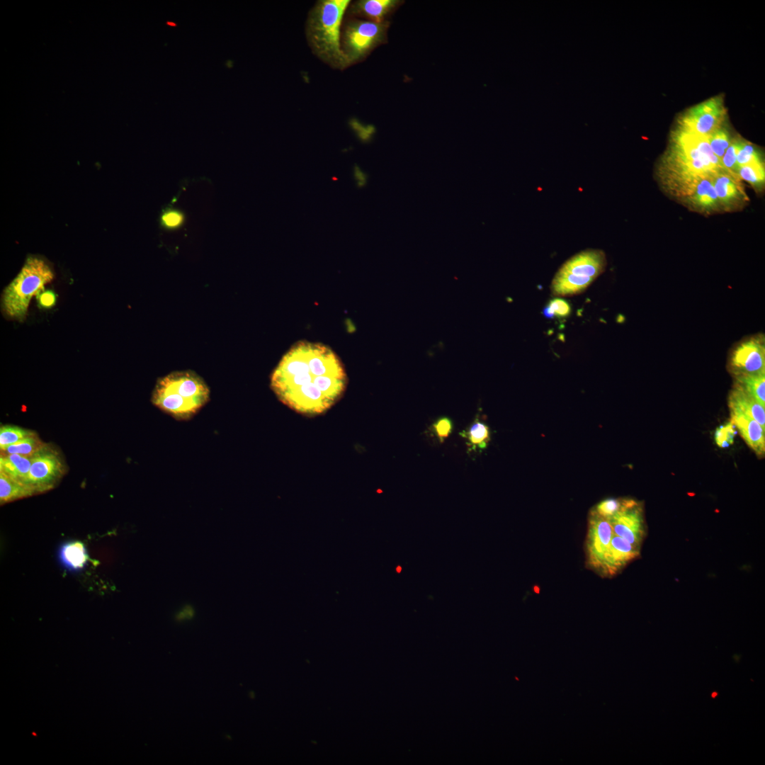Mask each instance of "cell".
<instances>
[{
  "label": "cell",
  "mask_w": 765,
  "mask_h": 765,
  "mask_svg": "<svg viewBox=\"0 0 765 765\" xmlns=\"http://www.w3.org/2000/svg\"><path fill=\"white\" fill-rule=\"evenodd\" d=\"M34 434H35L33 431L16 426H1L0 429V449L4 451L8 446Z\"/></svg>",
  "instance_id": "obj_25"
},
{
  "label": "cell",
  "mask_w": 765,
  "mask_h": 765,
  "mask_svg": "<svg viewBox=\"0 0 765 765\" xmlns=\"http://www.w3.org/2000/svg\"><path fill=\"white\" fill-rule=\"evenodd\" d=\"M605 254L589 249L574 255L558 269L551 283L553 295L570 297L583 293L604 271Z\"/></svg>",
  "instance_id": "obj_5"
},
{
  "label": "cell",
  "mask_w": 765,
  "mask_h": 765,
  "mask_svg": "<svg viewBox=\"0 0 765 765\" xmlns=\"http://www.w3.org/2000/svg\"><path fill=\"white\" fill-rule=\"evenodd\" d=\"M390 23H374L359 18H344L341 49L348 67L363 61L378 47L387 43Z\"/></svg>",
  "instance_id": "obj_7"
},
{
  "label": "cell",
  "mask_w": 765,
  "mask_h": 765,
  "mask_svg": "<svg viewBox=\"0 0 765 765\" xmlns=\"http://www.w3.org/2000/svg\"><path fill=\"white\" fill-rule=\"evenodd\" d=\"M64 465L59 454L44 446L32 455L31 465L26 480L36 493L52 489L64 473Z\"/></svg>",
  "instance_id": "obj_8"
},
{
  "label": "cell",
  "mask_w": 765,
  "mask_h": 765,
  "mask_svg": "<svg viewBox=\"0 0 765 765\" xmlns=\"http://www.w3.org/2000/svg\"><path fill=\"white\" fill-rule=\"evenodd\" d=\"M45 446L36 434L26 437L9 446L3 453H16L25 456H32Z\"/></svg>",
  "instance_id": "obj_24"
},
{
  "label": "cell",
  "mask_w": 765,
  "mask_h": 765,
  "mask_svg": "<svg viewBox=\"0 0 765 765\" xmlns=\"http://www.w3.org/2000/svg\"><path fill=\"white\" fill-rule=\"evenodd\" d=\"M34 494L35 492L30 485L0 471L1 504L27 497Z\"/></svg>",
  "instance_id": "obj_20"
},
{
  "label": "cell",
  "mask_w": 765,
  "mask_h": 765,
  "mask_svg": "<svg viewBox=\"0 0 765 765\" xmlns=\"http://www.w3.org/2000/svg\"><path fill=\"white\" fill-rule=\"evenodd\" d=\"M570 306L568 302L562 299L555 298L549 302L543 310L545 317L552 318L557 317H567L570 313Z\"/></svg>",
  "instance_id": "obj_31"
},
{
  "label": "cell",
  "mask_w": 765,
  "mask_h": 765,
  "mask_svg": "<svg viewBox=\"0 0 765 765\" xmlns=\"http://www.w3.org/2000/svg\"><path fill=\"white\" fill-rule=\"evenodd\" d=\"M210 390L193 371H176L158 380L152 394L153 404L178 420L194 416L209 400Z\"/></svg>",
  "instance_id": "obj_3"
},
{
  "label": "cell",
  "mask_w": 765,
  "mask_h": 765,
  "mask_svg": "<svg viewBox=\"0 0 765 765\" xmlns=\"http://www.w3.org/2000/svg\"><path fill=\"white\" fill-rule=\"evenodd\" d=\"M613 533L640 550L646 535L642 506L635 500L625 499L621 509L609 519Z\"/></svg>",
  "instance_id": "obj_10"
},
{
  "label": "cell",
  "mask_w": 765,
  "mask_h": 765,
  "mask_svg": "<svg viewBox=\"0 0 765 765\" xmlns=\"http://www.w3.org/2000/svg\"><path fill=\"white\" fill-rule=\"evenodd\" d=\"M613 536L609 520L590 511L586 539V563L597 572Z\"/></svg>",
  "instance_id": "obj_11"
},
{
  "label": "cell",
  "mask_w": 765,
  "mask_h": 765,
  "mask_svg": "<svg viewBox=\"0 0 765 765\" xmlns=\"http://www.w3.org/2000/svg\"><path fill=\"white\" fill-rule=\"evenodd\" d=\"M729 406L739 408L751 416L765 429V409L754 398L735 385L728 399Z\"/></svg>",
  "instance_id": "obj_18"
},
{
  "label": "cell",
  "mask_w": 765,
  "mask_h": 765,
  "mask_svg": "<svg viewBox=\"0 0 765 765\" xmlns=\"http://www.w3.org/2000/svg\"><path fill=\"white\" fill-rule=\"evenodd\" d=\"M351 1L319 0L310 10L305 36L312 53L332 69L348 67L341 49L342 23Z\"/></svg>",
  "instance_id": "obj_2"
},
{
  "label": "cell",
  "mask_w": 765,
  "mask_h": 765,
  "mask_svg": "<svg viewBox=\"0 0 765 765\" xmlns=\"http://www.w3.org/2000/svg\"><path fill=\"white\" fill-rule=\"evenodd\" d=\"M674 139L676 170L683 183L723 170L721 161L713 153L707 137L679 130Z\"/></svg>",
  "instance_id": "obj_6"
},
{
  "label": "cell",
  "mask_w": 765,
  "mask_h": 765,
  "mask_svg": "<svg viewBox=\"0 0 765 765\" xmlns=\"http://www.w3.org/2000/svg\"><path fill=\"white\" fill-rule=\"evenodd\" d=\"M712 176H701L684 185L691 202L701 210H712L720 204Z\"/></svg>",
  "instance_id": "obj_16"
},
{
  "label": "cell",
  "mask_w": 765,
  "mask_h": 765,
  "mask_svg": "<svg viewBox=\"0 0 765 765\" xmlns=\"http://www.w3.org/2000/svg\"><path fill=\"white\" fill-rule=\"evenodd\" d=\"M624 502L625 499L608 498L599 502L591 511L609 520L621 509Z\"/></svg>",
  "instance_id": "obj_27"
},
{
  "label": "cell",
  "mask_w": 765,
  "mask_h": 765,
  "mask_svg": "<svg viewBox=\"0 0 765 765\" xmlns=\"http://www.w3.org/2000/svg\"><path fill=\"white\" fill-rule=\"evenodd\" d=\"M713 153L720 159L730 144L727 132L720 128L707 137Z\"/></svg>",
  "instance_id": "obj_28"
},
{
  "label": "cell",
  "mask_w": 765,
  "mask_h": 765,
  "mask_svg": "<svg viewBox=\"0 0 765 765\" xmlns=\"http://www.w3.org/2000/svg\"><path fill=\"white\" fill-rule=\"evenodd\" d=\"M640 551L625 539L613 534L598 572L606 577L614 576L638 557Z\"/></svg>",
  "instance_id": "obj_14"
},
{
  "label": "cell",
  "mask_w": 765,
  "mask_h": 765,
  "mask_svg": "<svg viewBox=\"0 0 765 765\" xmlns=\"http://www.w3.org/2000/svg\"><path fill=\"white\" fill-rule=\"evenodd\" d=\"M756 162H762V160L754 146L749 143L740 142L737 154V164L738 168L740 166Z\"/></svg>",
  "instance_id": "obj_30"
},
{
  "label": "cell",
  "mask_w": 765,
  "mask_h": 765,
  "mask_svg": "<svg viewBox=\"0 0 765 765\" xmlns=\"http://www.w3.org/2000/svg\"><path fill=\"white\" fill-rule=\"evenodd\" d=\"M737 175L739 178L747 181L752 186H761L765 178L763 162L752 163L740 166L737 170Z\"/></svg>",
  "instance_id": "obj_26"
},
{
  "label": "cell",
  "mask_w": 765,
  "mask_h": 765,
  "mask_svg": "<svg viewBox=\"0 0 765 765\" xmlns=\"http://www.w3.org/2000/svg\"><path fill=\"white\" fill-rule=\"evenodd\" d=\"M347 381L342 363L329 347L303 341L283 356L271 375V387L284 404L312 416L331 408Z\"/></svg>",
  "instance_id": "obj_1"
},
{
  "label": "cell",
  "mask_w": 765,
  "mask_h": 765,
  "mask_svg": "<svg viewBox=\"0 0 765 765\" xmlns=\"http://www.w3.org/2000/svg\"><path fill=\"white\" fill-rule=\"evenodd\" d=\"M404 3L401 0H358L351 2L346 17L374 23L389 22V18Z\"/></svg>",
  "instance_id": "obj_13"
},
{
  "label": "cell",
  "mask_w": 765,
  "mask_h": 765,
  "mask_svg": "<svg viewBox=\"0 0 765 765\" xmlns=\"http://www.w3.org/2000/svg\"><path fill=\"white\" fill-rule=\"evenodd\" d=\"M353 176L358 188H362L367 185L368 175L357 164H355L353 168Z\"/></svg>",
  "instance_id": "obj_34"
},
{
  "label": "cell",
  "mask_w": 765,
  "mask_h": 765,
  "mask_svg": "<svg viewBox=\"0 0 765 765\" xmlns=\"http://www.w3.org/2000/svg\"><path fill=\"white\" fill-rule=\"evenodd\" d=\"M63 562L74 569L82 568L88 560V555L84 543L73 541L64 545L61 550Z\"/></svg>",
  "instance_id": "obj_23"
},
{
  "label": "cell",
  "mask_w": 765,
  "mask_h": 765,
  "mask_svg": "<svg viewBox=\"0 0 765 765\" xmlns=\"http://www.w3.org/2000/svg\"><path fill=\"white\" fill-rule=\"evenodd\" d=\"M32 456L3 453L0 457V471L26 484Z\"/></svg>",
  "instance_id": "obj_19"
},
{
  "label": "cell",
  "mask_w": 765,
  "mask_h": 765,
  "mask_svg": "<svg viewBox=\"0 0 765 765\" xmlns=\"http://www.w3.org/2000/svg\"><path fill=\"white\" fill-rule=\"evenodd\" d=\"M452 430L453 422L448 417H441L432 424V431L440 442L448 438Z\"/></svg>",
  "instance_id": "obj_33"
},
{
  "label": "cell",
  "mask_w": 765,
  "mask_h": 765,
  "mask_svg": "<svg viewBox=\"0 0 765 765\" xmlns=\"http://www.w3.org/2000/svg\"><path fill=\"white\" fill-rule=\"evenodd\" d=\"M724 113L721 99L710 98L693 107L684 115L680 130L707 137L720 128Z\"/></svg>",
  "instance_id": "obj_9"
},
{
  "label": "cell",
  "mask_w": 765,
  "mask_h": 765,
  "mask_svg": "<svg viewBox=\"0 0 765 765\" xmlns=\"http://www.w3.org/2000/svg\"><path fill=\"white\" fill-rule=\"evenodd\" d=\"M397 568H398V569H397V571H398V572H400V570H401V567H398Z\"/></svg>",
  "instance_id": "obj_39"
},
{
  "label": "cell",
  "mask_w": 765,
  "mask_h": 765,
  "mask_svg": "<svg viewBox=\"0 0 765 765\" xmlns=\"http://www.w3.org/2000/svg\"><path fill=\"white\" fill-rule=\"evenodd\" d=\"M193 615V611L191 608H186L179 614L177 615V620H181L184 618H190Z\"/></svg>",
  "instance_id": "obj_37"
},
{
  "label": "cell",
  "mask_w": 765,
  "mask_h": 765,
  "mask_svg": "<svg viewBox=\"0 0 765 765\" xmlns=\"http://www.w3.org/2000/svg\"><path fill=\"white\" fill-rule=\"evenodd\" d=\"M55 295L52 291H45L38 295L39 304L43 307H50L55 303Z\"/></svg>",
  "instance_id": "obj_35"
},
{
  "label": "cell",
  "mask_w": 765,
  "mask_h": 765,
  "mask_svg": "<svg viewBox=\"0 0 765 765\" xmlns=\"http://www.w3.org/2000/svg\"><path fill=\"white\" fill-rule=\"evenodd\" d=\"M53 278L54 273L45 261L28 257L19 273L4 290L2 309L6 316L23 320L31 298Z\"/></svg>",
  "instance_id": "obj_4"
},
{
  "label": "cell",
  "mask_w": 765,
  "mask_h": 765,
  "mask_svg": "<svg viewBox=\"0 0 765 765\" xmlns=\"http://www.w3.org/2000/svg\"><path fill=\"white\" fill-rule=\"evenodd\" d=\"M732 423L735 424L747 445L759 455L765 452L764 429L751 416L737 407L729 406Z\"/></svg>",
  "instance_id": "obj_15"
},
{
  "label": "cell",
  "mask_w": 765,
  "mask_h": 765,
  "mask_svg": "<svg viewBox=\"0 0 765 765\" xmlns=\"http://www.w3.org/2000/svg\"><path fill=\"white\" fill-rule=\"evenodd\" d=\"M162 220L166 225L173 227L180 223L181 217L178 213L171 212L164 215Z\"/></svg>",
  "instance_id": "obj_36"
},
{
  "label": "cell",
  "mask_w": 765,
  "mask_h": 765,
  "mask_svg": "<svg viewBox=\"0 0 765 765\" xmlns=\"http://www.w3.org/2000/svg\"><path fill=\"white\" fill-rule=\"evenodd\" d=\"M717 696H718V693H717V692H713V693H711V697H712L713 698H715V697H716Z\"/></svg>",
  "instance_id": "obj_38"
},
{
  "label": "cell",
  "mask_w": 765,
  "mask_h": 765,
  "mask_svg": "<svg viewBox=\"0 0 765 765\" xmlns=\"http://www.w3.org/2000/svg\"><path fill=\"white\" fill-rule=\"evenodd\" d=\"M730 365L735 376L765 374L764 338L756 336L740 344L732 353Z\"/></svg>",
  "instance_id": "obj_12"
},
{
  "label": "cell",
  "mask_w": 765,
  "mask_h": 765,
  "mask_svg": "<svg viewBox=\"0 0 765 765\" xmlns=\"http://www.w3.org/2000/svg\"><path fill=\"white\" fill-rule=\"evenodd\" d=\"M712 180L720 204L733 205L746 196L739 179L723 170L714 174Z\"/></svg>",
  "instance_id": "obj_17"
},
{
  "label": "cell",
  "mask_w": 765,
  "mask_h": 765,
  "mask_svg": "<svg viewBox=\"0 0 765 765\" xmlns=\"http://www.w3.org/2000/svg\"><path fill=\"white\" fill-rule=\"evenodd\" d=\"M460 434L467 439L470 450H482L487 446L490 441L489 426L477 419L475 420L467 431Z\"/></svg>",
  "instance_id": "obj_22"
},
{
  "label": "cell",
  "mask_w": 765,
  "mask_h": 765,
  "mask_svg": "<svg viewBox=\"0 0 765 765\" xmlns=\"http://www.w3.org/2000/svg\"><path fill=\"white\" fill-rule=\"evenodd\" d=\"M735 431L732 422L718 427L715 432V440L720 448H726L734 442Z\"/></svg>",
  "instance_id": "obj_32"
},
{
  "label": "cell",
  "mask_w": 765,
  "mask_h": 765,
  "mask_svg": "<svg viewBox=\"0 0 765 765\" xmlns=\"http://www.w3.org/2000/svg\"><path fill=\"white\" fill-rule=\"evenodd\" d=\"M739 146L740 141L731 142L721 159L723 170L737 179H740L737 175L738 166L737 164Z\"/></svg>",
  "instance_id": "obj_29"
},
{
  "label": "cell",
  "mask_w": 765,
  "mask_h": 765,
  "mask_svg": "<svg viewBox=\"0 0 765 765\" xmlns=\"http://www.w3.org/2000/svg\"><path fill=\"white\" fill-rule=\"evenodd\" d=\"M765 407V374L736 376V384Z\"/></svg>",
  "instance_id": "obj_21"
}]
</instances>
